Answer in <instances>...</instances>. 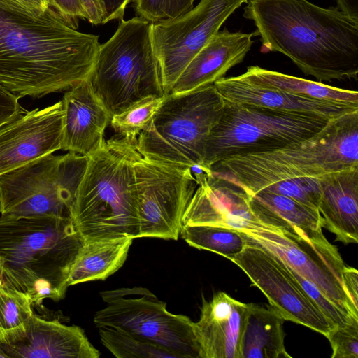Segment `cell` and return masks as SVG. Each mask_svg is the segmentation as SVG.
<instances>
[{
  "mask_svg": "<svg viewBox=\"0 0 358 358\" xmlns=\"http://www.w3.org/2000/svg\"><path fill=\"white\" fill-rule=\"evenodd\" d=\"M262 50L279 52L319 82L357 80L358 19L308 0H248Z\"/></svg>",
  "mask_w": 358,
  "mask_h": 358,
  "instance_id": "2",
  "label": "cell"
},
{
  "mask_svg": "<svg viewBox=\"0 0 358 358\" xmlns=\"http://www.w3.org/2000/svg\"><path fill=\"white\" fill-rule=\"evenodd\" d=\"M238 231L245 243L268 250L312 282L338 308L358 317V308L345 289L343 272L347 265L337 248L323 234L308 238L267 226Z\"/></svg>",
  "mask_w": 358,
  "mask_h": 358,
  "instance_id": "11",
  "label": "cell"
},
{
  "mask_svg": "<svg viewBox=\"0 0 358 358\" xmlns=\"http://www.w3.org/2000/svg\"><path fill=\"white\" fill-rule=\"evenodd\" d=\"M214 85L227 100L271 109L310 114L334 119L358 107L295 95L252 83L241 75L223 77Z\"/></svg>",
  "mask_w": 358,
  "mask_h": 358,
  "instance_id": "21",
  "label": "cell"
},
{
  "mask_svg": "<svg viewBox=\"0 0 358 358\" xmlns=\"http://www.w3.org/2000/svg\"><path fill=\"white\" fill-rule=\"evenodd\" d=\"M134 171L139 238L178 240L185 211L197 187L193 169L140 155Z\"/></svg>",
  "mask_w": 358,
  "mask_h": 358,
  "instance_id": "12",
  "label": "cell"
},
{
  "mask_svg": "<svg viewBox=\"0 0 358 358\" xmlns=\"http://www.w3.org/2000/svg\"><path fill=\"white\" fill-rule=\"evenodd\" d=\"M64 108L61 150L90 156L103 145L111 116L88 80L75 85L61 100Z\"/></svg>",
  "mask_w": 358,
  "mask_h": 358,
  "instance_id": "18",
  "label": "cell"
},
{
  "mask_svg": "<svg viewBox=\"0 0 358 358\" xmlns=\"http://www.w3.org/2000/svg\"><path fill=\"white\" fill-rule=\"evenodd\" d=\"M87 20L93 24H102L104 9L103 0H81Z\"/></svg>",
  "mask_w": 358,
  "mask_h": 358,
  "instance_id": "38",
  "label": "cell"
},
{
  "mask_svg": "<svg viewBox=\"0 0 358 358\" xmlns=\"http://www.w3.org/2000/svg\"><path fill=\"white\" fill-rule=\"evenodd\" d=\"M358 165V110L331 119L310 138L264 152L237 155L215 164L212 174L249 195L283 180L319 178Z\"/></svg>",
  "mask_w": 358,
  "mask_h": 358,
  "instance_id": "4",
  "label": "cell"
},
{
  "mask_svg": "<svg viewBox=\"0 0 358 358\" xmlns=\"http://www.w3.org/2000/svg\"><path fill=\"white\" fill-rule=\"evenodd\" d=\"M251 209L265 226L315 238L322 233V217L317 209L292 198L262 190L250 195Z\"/></svg>",
  "mask_w": 358,
  "mask_h": 358,
  "instance_id": "23",
  "label": "cell"
},
{
  "mask_svg": "<svg viewBox=\"0 0 358 358\" xmlns=\"http://www.w3.org/2000/svg\"><path fill=\"white\" fill-rule=\"evenodd\" d=\"M180 235L189 245L219 254L231 261L246 245L238 230L224 227L182 225Z\"/></svg>",
  "mask_w": 358,
  "mask_h": 358,
  "instance_id": "28",
  "label": "cell"
},
{
  "mask_svg": "<svg viewBox=\"0 0 358 358\" xmlns=\"http://www.w3.org/2000/svg\"><path fill=\"white\" fill-rule=\"evenodd\" d=\"M136 143L113 137L87 157L71 217L84 242L139 238Z\"/></svg>",
  "mask_w": 358,
  "mask_h": 358,
  "instance_id": "5",
  "label": "cell"
},
{
  "mask_svg": "<svg viewBox=\"0 0 358 358\" xmlns=\"http://www.w3.org/2000/svg\"><path fill=\"white\" fill-rule=\"evenodd\" d=\"M198 170H193L197 187L185 211L182 225H213L238 231L265 226L253 213L245 190L209 171Z\"/></svg>",
  "mask_w": 358,
  "mask_h": 358,
  "instance_id": "16",
  "label": "cell"
},
{
  "mask_svg": "<svg viewBox=\"0 0 358 358\" xmlns=\"http://www.w3.org/2000/svg\"><path fill=\"white\" fill-rule=\"evenodd\" d=\"M164 96L145 98L126 110L113 115L110 122L117 135L136 142L137 136L149 123Z\"/></svg>",
  "mask_w": 358,
  "mask_h": 358,
  "instance_id": "30",
  "label": "cell"
},
{
  "mask_svg": "<svg viewBox=\"0 0 358 358\" xmlns=\"http://www.w3.org/2000/svg\"><path fill=\"white\" fill-rule=\"evenodd\" d=\"M34 11H43L49 6L48 0H1Z\"/></svg>",
  "mask_w": 358,
  "mask_h": 358,
  "instance_id": "39",
  "label": "cell"
},
{
  "mask_svg": "<svg viewBox=\"0 0 358 358\" xmlns=\"http://www.w3.org/2000/svg\"><path fill=\"white\" fill-rule=\"evenodd\" d=\"M33 304L28 294L0 285V345L13 344L26 335Z\"/></svg>",
  "mask_w": 358,
  "mask_h": 358,
  "instance_id": "27",
  "label": "cell"
},
{
  "mask_svg": "<svg viewBox=\"0 0 358 358\" xmlns=\"http://www.w3.org/2000/svg\"><path fill=\"white\" fill-rule=\"evenodd\" d=\"M133 238L84 242L72 266L68 285L104 280L120 268L127 259Z\"/></svg>",
  "mask_w": 358,
  "mask_h": 358,
  "instance_id": "25",
  "label": "cell"
},
{
  "mask_svg": "<svg viewBox=\"0 0 358 358\" xmlns=\"http://www.w3.org/2000/svg\"><path fill=\"white\" fill-rule=\"evenodd\" d=\"M8 358H98L99 351L81 327L33 314L26 335L18 342L0 345Z\"/></svg>",
  "mask_w": 358,
  "mask_h": 358,
  "instance_id": "19",
  "label": "cell"
},
{
  "mask_svg": "<svg viewBox=\"0 0 358 358\" xmlns=\"http://www.w3.org/2000/svg\"><path fill=\"white\" fill-rule=\"evenodd\" d=\"M287 267L305 292L315 302L325 317L335 326H343L352 320L358 319V317L338 308L324 296L312 282L305 279L290 267Z\"/></svg>",
  "mask_w": 358,
  "mask_h": 358,
  "instance_id": "33",
  "label": "cell"
},
{
  "mask_svg": "<svg viewBox=\"0 0 358 358\" xmlns=\"http://www.w3.org/2000/svg\"><path fill=\"white\" fill-rule=\"evenodd\" d=\"M84 243L71 217L1 216L2 285L28 294L33 303L59 301Z\"/></svg>",
  "mask_w": 358,
  "mask_h": 358,
  "instance_id": "3",
  "label": "cell"
},
{
  "mask_svg": "<svg viewBox=\"0 0 358 358\" xmlns=\"http://www.w3.org/2000/svg\"><path fill=\"white\" fill-rule=\"evenodd\" d=\"M247 1L201 0L196 7L176 18L152 24V44L165 95L171 92L194 55Z\"/></svg>",
  "mask_w": 358,
  "mask_h": 358,
  "instance_id": "13",
  "label": "cell"
},
{
  "mask_svg": "<svg viewBox=\"0 0 358 358\" xmlns=\"http://www.w3.org/2000/svg\"><path fill=\"white\" fill-rule=\"evenodd\" d=\"M345 289L356 308H358V272L357 270L346 266L343 272Z\"/></svg>",
  "mask_w": 358,
  "mask_h": 358,
  "instance_id": "37",
  "label": "cell"
},
{
  "mask_svg": "<svg viewBox=\"0 0 358 358\" xmlns=\"http://www.w3.org/2000/svg\"><path fill=\"white\" fill-rule=\"evenodd\" d=\"M103 308L94 315L96 327H108L155 344L176 358H200L195 323L166 309L148 289L121 287L100 292Z\"/></svg>",
  "mask_w": 358,
  "mask_h": 358,
  "instance_id": "10",
  "label": "cell"
},
{
  "mask_svg": "<svg viewBox=\"0 0 358 358\" xmlns=\"http://www.w3.org/2000/svg\"><path fill=\"white\" fill-rule=\"evenodd\" d=\"M62 101L46 108H22L0 126V176L61 150Z\"/></svg>",
  "mask_w": 358,
  "mask_h": 358,
  "instance_id": "15",
  "label": "cell"
},
{
  "mask_svg": "<svg viewBox=\"0 0 358 358\" xmlns=\"http://www.w3.org/2000/svg\"><path fill=\"white\" fill-rule=\"evenodd\" d=\"M323 227L347 245L358 242V165L319 178Z\"/></svg>",
  "mask_w": 358,
  "mask_h": 358,
  "instance_id": "22",
  "label": "cell"
},
{
  "mask_svg": "<svg viewBox=\"0 0 358 358\" xmlns=\"http://www.w3.org/2000/svg\"><path fill=\"white\" fill-rule=\"evenodd\" d=\"M241 76L256 84L295 95L358 107L357 91L330 86L320 82L267 70L258 66H248L247 71Z\"/></svg>",
  "mask_w": 358,
  "mask_h": 358,
  "instance_id": "26",
  "label": "cell"
},
{
  "mask_svg": "<svg viewBox=\"0 0 358 358\" xmlns=\"http://www.w3.org/2000/svg\"><path fill=\"white\" fill-rule=\"evenodd\" d=\"M232 262L266 296L285 320L306 326L327 336L336 327L309 297L287 265L268 250L245 243Z\"/></svg>",
  "mask_w": 358,
  "mask_h": 358,
  "instance_id": "14",
  "label": "cell"
},
{
  "mask_svg": "<svg viewBox=\"0 0 358 358\" xmlns=\"http://www.w3.org/2000/svg\"><path fill=\"white\" fill-rule=\"evenodd\" d=\"M98 329L101 343L117 358H176L166 350L121 330Z\"/></svg>",
  "mask_w": 358,
  "mask_h": 358,
  "instance_id": "29",
  "label": "cell"
},
{
  "mask_svg": "<svg viewBox=\"0 0 358 358\" xmlns=\"http://www.w3.org/2000/svg\"><path fill=\"white\" fill-rule=\"evenodd\" d=\"M224 103L214 84L165 95L137 137L138 151L152 160L201 169L206 141Z\"/></svg>",
  "mask_w": 358,
  "mask_h": 358,
  "instance_id": "7",
  "label": "cell"
},
{
  "mask_svg": "<svg viewBox=\"0 0 358 358\" xmlns=\"http://www.w3.org/2000/svg\"><path fill=\"white\" fill-rule=\"evenodd\" d=\"M138 17L151 24L176 18L193 8L194 0H132Z\"/></svg>",
  "mask_w": 358,
  "mask_h": 358,
  "instance_id": "31",
  "label": "cell"
},
{
  "mask_svg": "<svg viewBox=\"0 0 358 358\" xmlns=\"http://www.w3.org/2000/svg\"><path fill=\"white\" fill-rule=\"evenodd\" d=\"M326 337L332 348V358H358V319L334 327Z\"/></svg>",
  "mask_w": 358,
  "mask_h": 358,
  "instance_id": "32",
  "label": "cell"
},
{
  "mask_svg": "<svg viewBox=\"0 0 358 358\" xmlns=\"http://www.w3.org/2000/svg\"><path fill=\"white\" fill-rule=\"evenodd\" d=\"M2 268H3V262L0 258V285L2 284Z\"/></svg>",
  "mask_w": 358,
  "mask_h": 358,
  "instance_id": "41",
  "label": "cell"
},
{
  "mask_svg": "<svg viewBox=\"0 0 358 358\" xmlns=\"http://www.w3.org/2000/svg\"><path fill=\"white\" fill-rule=\"evenodd\" d=\"M329 120L225 99L221 116L206 141L200 170L208 171L231 156L272 150L310 138Z\"/></svg>",
  "mask_w": 358,
  "mask_h": 358,
  "instance_id": "8",
  "label": "cell"
},
{
  "mask_svg": "<svg viewBox=\"0 0 358 358\" xmlns=\"http://www.w3.org/2000/svg\"><path fill=\"white\" fill-rule=\"evenodd\" d=\"M99 46L50 5L34 11L0 0V84L20 98L89 80Z\"/></svg>",
  "mask_w": 358,
  "mask_h": 358,
  "instance_id": "1",
  "label": "cell"
},
{
  "mask_svg": "<svg viewBox=\"0 0 358 358\" xmlns=\"http://www.w3.org/2000/svg\"><path fill=\"white\" fill-rule=\"evenodd\" d=\"M151 25L139 17L122 18L113 36L99 46L88 80L111 117L145 98L165 96Z\"/></svg>",
  "mask_w": 358,
  "mask_h": 358,
  "instance_id": "6",
  "label": "cell"
},
{
  "mask_svg": "<svg viewBox=\"0 0 358 358\" xmlns=\"http://www.w3.org/2000/svg\"><path fill=\"white\" fill-rule=\"evenodd\" d=\"M249 303L223 292L210 301L202 298L201 315L195 323L200 358H241V344Z\"/></svg>",
  "mask_w": 358,
  "mask_h": 358,
  "instance_id": "17",
  "label": "cell"
},
{
  "mask_svg": "<svg viewBox=\"0 0 358 358\" xmlns=\"http://www.w3.org/2000/svg\"><path fill=\"white\" fill-rule=\"evenodd\" d=\"M132 0H103L104 15L102 24L123 18L124 10L127 5Z\"/></svg>",
  "mask_w": 358,
  "mask_h": 358,
  "instance_id": "36",
  "label": "cell"
},
{
  "mask_svg": "<svg viewBox=\"0 0 358 358\" xmlns=\"http://www.w3.org/2000/svg\"><path fill=\"white\" fill-rule=\"evenodd\" d=\"M0 358H8V355L3 352L0 346Z\"/></svg>",
  "mask_w": 358,
  "mask_h": 358,
  "instance_id": "42",
  "label": "cell"
},
{
  "mask_svg": "<svg viewBox=\"0 0 358 358\" xmlns=\"http://www.w3.org/2000/svg\"><path fill=\"white\" fill-rule=\"evenodd\" d=\"M19 98L0 84V126L20 111Z\"/></svg>",
  "mask_w": 358,
  "mask_h": 358,
  "instance_id": "35",
  "label": "cell"
},
{
  "mask_svg": "<svg viewBox=\"0 0 358 358\" xmlns=\"http://www.w3.org/2000/svg\"><path fill=\"white\" fill-rule=\"evenodd\" d=\"M87 162V156L72 152L52 153L2 175L1 216L71 217Z\"/></svg>",
  "mask_w": 358,
  "mask_h": 358,
  "instance_id": "9",
  "label": "cell"
},
{
  "mask_svg": "<svg viewBox=\"0 0 358 358\" xmlns=\"http://www.w3.org/2000/svg\"><path fill=\"white\" fill-rule=\"evenodd\" d=\"M49 5L66 19L76 29L78 20L87 19L81 0H48Z\"/></svg>",
  "mask_w": 358,
  "mask_h": 358,
  "instance_id": "34",
  "label": "cell"
},
{
  "mask_svg": "<svg viewBox=\"0 0 358 358\" xmlns=\"http://www.w3.org/2000/svg\"><path fill=\"white\" fill-rule=\"evenodd\" d=\"M337 8L347 15L358 19V0H336Z\"/></svg>",
  "mask_w": 358,
  "mask_h": 358,
  "instance_id": "40",
  "label": "cell"
},
{
  "mask_svg": "<svg viewBox=\"0 0 358 358\" xmlns=\"http://www.w3.org/2000/svg\"><path fill=\"white\" fill-rule=\"evenodd\" d=\"M285 320L273 307L249 303L241 358H289L285 346Z\"/></svg>",
  "mask_w": 358,
  "mask_h": 358,
  "instance_id": "24",
  "label": "cell"
},
{
  "mask_svg": "<svg viewBox=\"0 0 358 358\" xmlns=\"http://www.w3.org/2000/svg\"><path fill=\"white\" fill-rule=\"evenodd\" d=\"M254 36L255 32H230L226 28L218 31L190 60L170 93L192 91L224 77L230 69L243 61Z\"/></svg>",
  "mask_w": 358,
  "mask_h": 358,
  "instance_id": "20",
  "label": "cell"
}]
</instances>
